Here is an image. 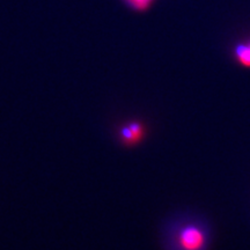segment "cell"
<instances>
[{
	"mask_svg": "<svg viewBox=\"0 0 250 250\" xmlns=\"http://www.w3.org/2000/svg\"><path fill=\"white\" fill-rule=\"evenodd\" d=\"M236 57L239 62L245 66H250V46L249 45H237Z\"/></svg>",
	"mask_w": 250,
	"mask_h": 250,
	"instance_id": "obj_4",
	"label": "cell"
},
{
	"mask_svg": "<svg viewBox=\"0 0 250 250\" xmlns=\"http://www.w3.org/2000/svg\"><path fill=\"white\" fill-rule=\"evenodd\" d=\"M117 136L121 144L125 147H133L144 139L145 136V126L142 122L131 121L122 124L117 130Z\"/></svg>",
	"mask_w": 250,
	"mask_h": 250,
	"instance_id": "obj_2",
	"label": "cell"
},
{
	"mask_svg": "<svg viewBox=\"0 0 250 250\" xmlns=\"http://www.w3.org/2000/svg\"><path fill=\"white\" fill-rule=\"evenodd\" d=\"M175 240H176V246L181 250H199L204 246L205 237L199 228L186 226L176 233Z\"/></svg>",
	"mask_w": 250,
	"mask_h": 250,
	"instance_id": "obj_1",
	"label": "cell"
},
{
	"mask_svg": "<svg viewBox=\"0 0 250 250\" xmlns=\"http://www.w3.org/2000/svg\"><path fill=\"white\" fill-rule=\"evenodd\" d=\"M249 46H250V44H249Z\"/></svg>",
	"mask_w": 250,
	"mask_h": 250,
	"instance_id": "obj_5",
	"label": "cell"
},
{
	"mask_svg": "<svg viewBox=\"0 0 250 250\" xmlns=\"http://www.w3.org/2000/svg\"><path fill=\"white\" fill-rule=\"evenodd\" d=\"M130 9L138 13L147 12L156 0H122Z\"/></svg>",
	"mask_w": 250,
	"mask_h": 250,
	"instance_id": "obj_3",
	"label": "cell"
}]
</instances>
